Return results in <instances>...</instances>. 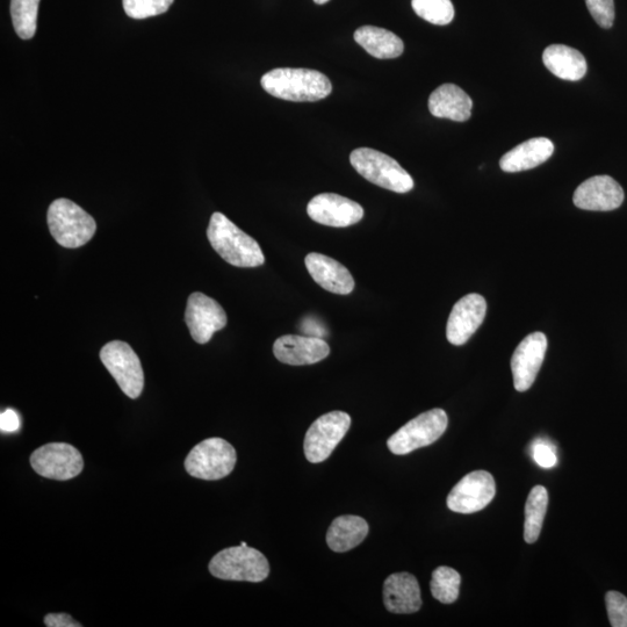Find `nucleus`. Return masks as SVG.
Segmentation results:
<instances>
[{
    "label": "nucleus",
    "mask_w": 627,
    "mask_h": 627,
    "mask_svg": "<svg viewBox=\"0 0 627 627\" xmlns=\"http://www.w3.org/2000/svg\"><path fill=\"white\" fill-rule=\"evenodd\" d=\"M100 360L128 398L138 399L144 387L141 360L126 342L107 343L100 351Z\"/></svg>",
    "instance_id": "6e6552de"
},
{
    "label": "nucleus",
    "mask_w": 627,
    "mask_h": 627,
    "mask_svg": "<svg viewBox=\"0 0 627 627\" xmlns=\"http://www.w3.org/2000/svg\"><path fill=\"white\" fill-rule=\"evenodd\" d=\"M533 459L543 468H552L558 463L556 450L552 445L543 441H537L533 445Z\"/></svg>",
    "instance_id": "2f4dec72"
},
{
    "label": "nucleus",
    "mask_w": 627,
    "mask_h": 627,
    "mask_svg": "<svg viewBox=\"0 0 627 627\" xmlns=\"http://www.w3.org/2000/svg\"><path fill=\"white\" fill-rule=\"evenodd\" d=\"M40 0H11V17L14 30L20 39L30 40L38 25Z\"/></svg>",
    "instance_id": "a878e982"
},
{
    "label": "nucleus",
    "mask_w": 627,
    "mask_h": 627,
    "mask_svg": "<svg viewBox=\"0 0 627 627\" xmlns=\"http://www.w3.org/2000/svg\"><path fill=\"white\" fill-rule=\"evenodd\" d=\"M47 221L54 240L64 248L83 247L96 234L97 223L89 213L69 199H57L49 206Z\"/></svg>",
    "instance_id": "7ed1b4c3"
},
{
    "label": "nucleus",
    "mask_w": 627,
    "mask_h": 627,
    "mask_svg": "<svg viewBox=\"0 0 627 627\" xmlns=\"http://www.w3.org/2000/svg\"><path fill=\"white\" fill-rule=\"evenodd\" d=\"M33 470L43 478L68 481L81 474L84 460L81 452L67 443H50L31 456Z\"/></svg>",
    "instance_id": "9d476101"
},
{
    "label": "nucleus",
    "mask_w": 627,
    "mask_h": 627,
    "mask_svg": "<svg viewBox=\"0 0 627 627\" xmlns=\"http://www.w3.org/2000/svg\"><path fill=\"white\" fill-rule=\"evenodd\" d=\"M460 585L461 576L456 569L441 566L432 573L431 594L443 604H451L458 600Z\"/></svg>",
    "instance_id": "bb28decb"
},
{
    "label": "nucleus",
    "mask_w": 627,
    "mask_h": 627,
    "mask_svg": "<svg viewBox=\"0 0 627 627\" xmlns=\"http://www.w3.org/2000/svg\"><path fill=\"white\" fill-rule=\"evenodd\" d=\"M590 14L598 25L605 30L611 28L615 21L614 0H586Z\"/></svg>",
    "instance_id": "7c9ffc66"
},
{
    "label": "nucleus",
    "mask_w": 627,
    "mask_h": 627,
    "mask_svg": "<svg viewBox=\"0 0 627 627\" xmlns=\"http://www.w3.org/2000/svg\"><path fill=\"white\" fill-rule=\"evenodd\" d=\"M385 607L392 614H415L422 607L421 588L414 575L396 573L384 583Z\"/></svg>",
    "instance_id": "a211bd4d"
},
{
    "label": "nucleus",
    "mask_w": 627,
    "mask_h": 627,
    "mask_svg": "<svg viewBox=\"0 0 627 627\" xmlns=\"http://www.w3.org/2000/svg\"><path fill=\"white\" fill-rule=\"evenodd\" d=\"M237 454L232 444L222 438H208L189 453L185 470L191 477L215 481L234 471Z\"/></svg>",
    "instance_id": "423d86ee"
},
{
    "label": "nucleus",
    "mask_w": 627,
    "mask_h": 627,
    "mask_svg": "<svg viewBox=\"0 0 627 627\" xmlns=\"http://www.w3.org/2000/svg\"><path fill=\"white\" fill-rule=\"evenodd\" d=\"M309 218L323 226L345 228L364 218V209L355 201L335 193H322L307 206Z\"/></svg>",
    "instance_id": "ddd939ff"
},
{
    "label": "nucleus",
    "mask_w": 627,
    "mask_h": 627,
    "mask_svg": "<svg viewBox=\"0 0 627 627\" xmlns=\"http://www.w3.org/2000/svg\"><path fill=\"white\" fill-rule=\"evenodd\" d=\"M45 624L48 627H82L68 614H49L45 617Z\"/></svg>",
    "instance_id": "473e14b6"
},
{
    "label": "nucleus",
    "mask_w": 627,
    "mask_h": 627,
    "mask_svg": "<svg viewBox=\"0 0 627 627\" xmlns=\"http://www.w3.org/2000/svg\"><path fill=\"white\" fill-rule=\"evenodd\" d=\"M353 38L367 53L379 60L396 59L405 50V45L398 35L380 27H360Z\"/></svg>",
    "instance_id": "b1692460"
},
{
    "label": "nucleus",
    "mask_w": 627,
    "mask_h": 627,
    "mask_svg": "<svg viewBox=\"0 0 627 627\" xmlns=\"http://www.w3.org/2000/svg\"><path fill=\"white\" fill-rule=\"evenodd\" d=\"M473 100L454 84H444L431 93L429 111L434 117L464 122L471 118Z\"/></svg>",
    "instance_id": "aec40b11"
},
{
    "label": "nucleus",
    "mask_w": 627,
    "mask_h": 627,
    "mask_svg": "<svg viewBox=\"0 0 627 627\" xmlns=\"http://www.w3.org/2000/svg\"><path fill=\"white\" fill-rule=\"evenodd\" d=\"M207 237L213 249L236 268H257L265 263V256L257 241L222 213L212 215Z\"/></svg>",
    "instance_id": "f03ea898"
},
{
    "label": "nucleus",
    "mask_w": 627,
    "mask_h": 627,
    "mask_svg": "<svg viewBox=\"0 0 627 627\" xmlns=\"http://www.w3.org/2000/svg\"><path fill=\"white\" fill-rule=\"evenodd\" d=\"M350 427L351 417L344 412H331L317 418L305 438L304 450L309 463L320 464L327 460Z\"/></svg>",
    "instance_id": "1a4fd4ad"
},
{
    "label": "nucleus",
    "mask_w": 627,
    "mask_h": 627,
    "mask_svg": "<svg viewBox=\"0 0 627 627\" xmlns=\"http://www.w3.org/2000/svg\"><path fill=\"white\" fill-rule=\"evenodd\" d=\"M547 347H549L547 337L539 331L526 336L518 345L511 358V371H513L516 391H529L535 383L540 367L544 363Z\"/></svg>",
    "instance_id": "4468645a"
},
{
    "label": "nucleus",
    "mask_w": 627,
    "mask_h": 627,
    "mask_svg": "<svg viewBox=\"0 0 627 627\" xmlns=\"http://www.w3.org/2000/svg\"><path fill=\"white\" fill-rule=\"evenodd\" d=\"M554 144L546 138H536L518 144L501 158L500 167L504 172H522L539 167L550 160Z\"/></svg>",
    "instance_id": "412c9836"
},
{
    "label": "nucleus",
    "mask_w": 627,
    "mask_h": 627,
    "mask_svg": "<svg viewBox=\"0 0 627 627\" xmlns=\"http://www.w3.org/2000/svg\"><path fill=\"white\" fill-rule=\"evenodd\" d=\"M624 190L610 176H595L583 182L574 192L573 203L580 209L609 212L622 206Z\"/></svg>",
    "instance_id": "dca6fc26"
},
{
    "label": "nucleus",
    "mask_w": 627,
    "mask_h": 627,
    "mask_svg": "<svg viewBox=\"0 0 627 627\" xmlns=\"http://www.w3.org/2000/svg\"><path fill=\"white\" fill-rule=\"evenodd\" d=\"M302 330H305V334L307 336L319 337L327 335V330L323 326H321L320 322H317L314 317H309V319L305 320V323L302 324Z\"/></svg>",
    "instance_id": "f704fd0d"
},
{
    "label": "nucleus",
    "mask_w": 627,
    "mask_h": 627,
    "mask_svg": "<svg viewBox=\"0 0 627 627\" xmlns=\"http://www.w3.org/2000/svg\"><path fill=\"white\" fill-rule=\"evenodd\" d=\"M317 5H324L329 2V0H314Z\"/></svg>",
    "instance_id": "c9c22d12"
},
{
    "label": "nucleus",
    "mask_w": 627,
    "mask_h": 627,
    "mask_svg": "<svg viewBox=\"0 0 627 627\" xmlns=\"http://www.w3.org/2000/svg\"><path fill=\"white\" fill-rule=\"evenodd\" d=\"M175 0H122L128 17L147 19L167 12Z\"/></svg>",
    "instance_id": "c85d7f7f"
},
{
    "label": "nucleus",
    "mask_w": 627,
    "mask_h": 627,
    "mask_svg": "<svg viewBox=\"0 0 627 627\" xmlns=\"http://www.w3.org/2000/svg\"><path fill=\"white\" fill-rule=\"evenodd\" d=\"M209 572L216 579L262 582L268 579L270 565L262 552L249 546L229 547L209 562Z\"/></svg>",
    "instance_id": "39448f33"
},
{
    "label": "nucleus",
    "mask_w": 627,
    "mask_h": 627,
    "mask_svg": "<svg viewBox=\"0 0 627 627\" xmlns=\"http://www.w3.org/2000/svg\"><path fill=\"white\" fill-rule=\"evenodd\" d=\"M412 6L417 16L430 24L445 26L454 19L451 0H412Z\"/></svg>",
    "instance_id": "cd10ccee"
},
{
    "label": "nucleus",
    "mask_w": 627,
    "mask_h": 627,
    "mask_svg": "<svg viewBox=\"0 0 627 627\" xmlns=\"http://www.w3.org/2000/svg\"><path fill=\"white\" fill-rule=\"evenodd\" d=\"M305 264L309 275L324 290L340 295H348L355 290V280L350 271L334 258L313 252L307 255Z\"/></svg>",
    "instance_id": "6ab92c4d"
},
{
    "label": "nucleus",
    "mask_w": 627,
    "mask_h": 627,
    "mask_svg": "<svg viewBox=\"0 0 627 627\" xmlns=\"http://www.w3.org/2000/svg\"><path fill=\"white\" fill-rule=\"evenodd\" d=\"M185 322L194 341L206 344L227 326V314L218 301L204 293H192L187 300Z\"/></svg>",
    "instance_id": "f8f14e48"
},
{
    "label": "nucleus",
    "mask_w": 627,
    "mask_h": 627,
    "mask_svg": "<svg viewBox=\"0 0 627 627\" xmlns=\"http://www.w3.org/2000/svg\"><path fill=\"white\" fill-rule=\"evenodd\" d=\"M449 418L443 409H431L425 412L396 431L395 434L388 439L387 446L389 451L396 456H405V454L425 446L434 444L444 435L448 429Z\"/></svg>",
    "instance_id": "0eeeda50"
},
{
    "label": "nucleus",
    "mask_w": 627,
    "mask_h": 627,
    "mask_svg": "<svg viewBox=\"0 0 627 627\" xmlns=\"http://www.w3.org/2000/svg\"><path fill=\"white\" fill-rule=\"evenodd\" d=\"M543 62L547 70L565 81L578 82L587 75V61L579 50L565 45L545 49Z\"/></svg>",
    "instance_id": "4be33fe9"
},
{
    "label": "nucleus",
    "mask_w": 627,
    "mask_h": 627,
    "mask_svg": "<svg viewBox=\"0 0 627 627\" xmlns=\"http://www.w3.org/2000/svg\"><path fill=\"white\" fill-rule=\"evenodd\" d=\"M241 545L242 546H248L247 543H245V542H242Z\"/></svg>",
    "instance_id": "e433bc0d"
},
{
    "label": "nucleus",
    "mask_w": 627,
    "mask_h": 627,
    "mask_svg": "<svg viewBox=\"0 0 627 627\" xmlns=\"http://www.w3.org/2000/svg\"><path fill=\"white\" fill-rule=\"evenodd\" d=\"M496 485L493 475L486 471L467 474L451 490L448 507L454 513L474 514L485 509L493 501Z\"/></svg>",
    "instance_id": "9b49d317"
},
{
    "label": "nucleus",
    "mask_w": 627,
    "mask_h": 627,
    "mask_svg": "<svg viewBox=\"0 0 627 627\" xmlns=\"http://www.w3.org/2000/svg\"><path fill=\"white\" fill-rule=\"evenodd\" d=\"M605 605L612 627H627V598L618 592L605 595Z\"/></svg>",
    "instance_id": "c756f323"
},
{
    "label": "nucleus",
    "mask_w": 627,
    "mask_h": 627,
    "mask_svg": "<svg viewBox=\"0 0 627 627\" xmlns=\"http://www.w3.org/2000/svg\"><path fill=\"white\" fill-rule=\"evenodd\" d=\"M487 313V302L477 293L467 294L452 308L446 337L448 341L457 345H464L477 333Z\"/></svg>",
    "instance_id": "2eb2a0df"
},
{
    "label": "nucleus",
    "mask_w": 627,
    "mask_h": 627,
    "mask_svg": "<svg viewBox=\"0 0 627 627\" xmlns=\"http://www.w3.org/2000/svg\"><path fill=\"white\" fill-rule=\"evenodd\" d=\"M352 167L360 176L374 185L396 193H408L414 189V179L401 165L384 153L371 148L353 150Z\"/></svg>",
    "instance_id": "20e7f679"
},
{
    "label": "nucleus",
    "mask_w": 627,
    "mask_h": 627,
    "mask_svg": "<svg viewBox=\"0 0 627 627\" xmlns=\"http://www.w3.org/2000/svg\"><path fill=\"white\" fill-rule=\"evenodd\" d=\"M369 531V524L362 517L353 515L337 517L328 530L327 543L334 552H348L362 544Z\"/></svg>",
    "instance_id": "5701e85b"
},
{
    "label": "nucleus",
    "mask_w": 627,
    "mask_h": 627,
    "mask_svg": "<svg viewBox=\"0 0 627 627\" xmlns=\"http://www.w3.org/2000/svg\"><path fill=\"white\" fill-rule=\"evenodd\" d=\"M273 355L280 363L287 365H313L326 359L330 355V348L319 337L285 335L273 344Z\"/></svg>",
    "instance_id": "f3484780"
},
{
    "label": "nucleus",
    "mask_w": 627,
    "mask_h": 627,
    "mask_svg": "<svg viewBox=\"0 0 627 627\" xmlns=\"http://www.w3.org/2000/svg\"><path fill=\"white\" fill-rule=\"evenodd\" d=\"M549 506V493L544 486H536L531 489L525 504L524 539L528 544L536 543Z\"/></svg>",
    "instance_id": "393cba45"
},
{
    "label": "nucleus",
    "mask_w": 627,
    "mask_h": 627,
    "mask_svg": "<svg viewBox=\"0 0 627 627\" xmlns=\"http://www.w3.org/2000/svg\"><path fill=\"white\" fill-rule=\"evenodd\" d=\"M20 428V418L13 409H6L0 415V429L4 432H14Z\"/></svg>",
    "instance_id": "72a5a7b5"
},
{
    "label": "nucleus",
    "mask_w": 627,
    "mask_h": 627,
    "mask_svg": "<svg viewBox=\"0 0 627 627\" xmlns=\"http://www.w3.org/2000/svg\"><path fill=\"white\" fill-rule=\"evenodd\" d=\"M261 84L271 96L297 103L319 102L333 91L329 78L311 69H273L262 77Z\"/></svg>",
    "instance_id": "f257e3e1"
}]
</instances>
